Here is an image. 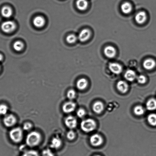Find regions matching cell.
<instances>
[{
  "instance_id": "1",
  "label": "cell",
  "mask_w": 156,
  "mask_h": 156,
  "mask_svg": "<svg viewBox=\"0 0 156 156\" xmlns=\"http://www.w3.org/2000/svg\"><path fill=\"white\" fill-rule=\"evenodd\" d=\"M41 140V136L37 132L32 131L27 135L26 142L27 145L30 147H34L38 145Z\"/></svg>"
},
{
  "instance_id": "2",
  "label": "cell",
  "mask_w": 156,
  "mask_h": 156,
  "mask_svg": "<svg viewBox=\"0 0 156 156\" xmlns=\"http://www.w3.org/2000/svg\"><path fill=\"white\" fill-rule=\"evenodd\" d=\"M96 126V124L95 121L91 119L83 120L81 124L82 130L86 133H89L93 131Z\"/></svg>"
},
{
  "instance_id": "3",
  "label": "cell",
  "mask_w": 156,
  "mask_h": 156,
  "mask_svg": "<svg viewBox=\"0 0 156 156\" xmlns=\"http://www.w3.org/2000/svg\"><path fill=\"white\" fill-rule=\"evenodd\" d=\"M10 138L13 142L19 143L22 141L23 137L22 130L20 128H13L9 133Z\"/></svg>"
},
{
  "instance_id": "4",
  "label": "cell",
  "mask_w": 156,
  "mask_h": 156,
  "mask_svg": "<svg viewBox=\"0 0 156 156\" xmlns=\"http://www.w3.org/2000/svg\"><path fill=\"white\" fill-rule=\"evenodd\" d=\"M16 25L14 22L7 21L3 23L1 25V29L5 33H10L16 29Z\"/></svg>"
},
{
  "instance_id": "5",
  "label": "cell",
  "mask_w": 156,
  "mask_h": 156,
  "mask_svg": "<svg viewBox=\"0 0 156 156\" xmlns=\"http://www.w3.org/2000/svg\"><path fill=\"white\" fill-rule=\"evenodd\" d=\"M3 122L6 126L10 127L13 126L16 124V117L13 115H9L4 117Z\"/></svg>"
},
{
  "instance_id": "6",
  "label": "cell",
  "mask_w": 156,
  "mask_h": 156,
  "mask_svg": "<svg viewBox=\"0 0 156 156\" xmlns=\"http://www.w3.org/2000/svg\"><path fill=\"white\" fill-rule=\"evenodd\" d=\"M65 123L68 128L73 129L75 128L77 126V120L74 116H69L65 119Z\"/></svg>"
},
{
  "instance_id": "7",
  "label": "cell",
  "mask_w": 156,
  "mask_h": 156,
  "mask_svg": "<svg viewBox=\"0 0 156 156\" xmlns=\"http://www.w3.org/2000/svg\"><path fill=\"white\" fill-rule=\"evenodd\" d=\"M76 105L75 103L69 101L65 103L62 107V110L65 113H69L72 112L75 109Z\"/></svg>"
},
{
  "instance_id": "8",
  "label": "cell",
  "mask_w": 156,
  "mask_h": 156,
  "mask_svg": "<svg viewBox=\"0 0 156 156\" xmlns=\"http://www.w3.org/2000/svg\"><path fill=\"white\" fill-rule=\"evenodd\" d=\"M90 141L92 146L98 147L102 144L103 140L102 138L99 134H95L91 136Z\"/></svg>"
},
{
  "instance_id": "9",
  "label": "cell",
  "mask_w": 156,
  "mask_h": 156,
  "mask_svg": "<svg viewBox=\"0 0 156 156\" xmlns=\"http://www.w3.org/2000/svg\"><path fill=\"white\" fill-rule=\"evenodd\" d=\"M91 32L87 29H84L80 32L78 39L80 41L84 42L88 40L91 36Z\"/></svg>"
},
{
  "instance_id": "10",
  "label": "cell",
  "mask_w": 156,
  "mask_h": 156,
  "mask_svg": "<svg viewBox=\"0 0 156 156\" xmlns=\"http://www.w3.org/2000/svg\"><path fill=\"white\" fill-rule=\"evenodd\" d=\"M104 53L106 56L109 58H114L116 54V51L114 47L109 45L106 47L104 50Z\"/></svg>"
},
{
  "instance_id": "11",
  "label": "cell",
  "mask_w": 156,
  "mask_h": 156,
  "mask_svg": "<svg viewBox=\"0 0 156 156\" xmlns=\"http://www.w3.org/2000/svg\"><path fill=\"white\" fill-rule=\"evenodd\" d=\"M108 67L112 72L115 74H116V75L120 74L122 72V66L118 63H110L109 64Z\"/></svg>"
},
{
  "instance_id": "12",
  "label": "cell",
  "mask_w": 156,
  "mask_h": 156,
  "mask_svg": "<svg viewBox=\"0 0 156 156\" xmlns=\"http://www.w3.org/2000/svg\"><path fill=\"white\" fill-rule=\"evenodd\" d=\"M143 66L145 69L148 70H151L154 69L156 66V62L152 58L146 59L143 62Z\"/></svg>"
},
{
  "instance_id": "13",
  "label": "cell",
  "mask_w": 156,
  "mask_h": 156,
  "mask_svg": "<svg viewBox=\"0 0 156 156\" xmlns=\"http://www.w3.org/2000/svg\"><path fill=\"white\" fill-rule=\"evenodd\" d=\"M135 19L137 23L140 25L144 23L147 19V16L146 13L144 12H139L136 15Z\"/></svg>"
},
{
  "instance_id": "14",
  "label": "cell",
  "mask_w": 156,
  "mask_h": 156,
  "mask_svg": "<svg viewBox=\"0 0 156 156\" xmlns=\"http://www.w3.org/2000/svg\"><path fill=\"white\" fill-rule=\"evenodd\" d=\"M76 5L78 10L84 11L88 6V2L87 0H77Z\"/></svg>"
},
{
  "instance_id": "15",
  "label": "cell",
  "mask_w": 156,
  "mask_h": 156,
  "mask_svg": "<svg viewBox=\"0 0 156 156\" xmlns=\"http://www.w3.org/2000/svg\"><path fill=\"white\" fill-rule=\"evenodd\" d=\"M34 25L37 28H41L44 25L45 20L41 16H36L33 20Z\"/></svg>"
},
{
  "instance_id": "16",
  "label": "cell",
  "mask_w": 156,
  "mask_h": 156,
  "mask_svg": "<svg viewBox=\"0 0 156 156\" xmlns=\"http://www.w3.org/2000/svg\"><path fill=\"white\" fill-rule=\"evenodd\" d=\"M62 141L59 137H54L51 140L50 146L53 149H57L59 148L61 146Z\"/></svg>"
},
{
  "instance_id": "17",
  "label": "cell",
  "mask_w": 156,
  "mask_h": 156,
  "mask_svg": "<svg viewBox=\"0 0 156 156\" xmlns=\"http://www.w3.org/2000/svg\"><path fill=\"white\" fill-rule=\"evenodd\" d=\"M121 9L122 13L128 14L131 13L132 10V6L130 3L125 2L121 5Z\"/></svg>"
},
{
  "instance_id": "18",
  "label": "cell",
  "mask_w": 156,
  "mask_h": 156,
  "mask_svg": "<svg viewBox=\"0 0 156 156\" xmlns=\"http://www.w3.org/2000/svg\"><path fill=\"white\" fill-rule=\"evenodd\" d=\"M117 88L119 91L122 93H125L128 90V86L125 81H120L117 83Z\"/></svg>"
},
{
  "instance_id": "19",
  "label": "cell",
  "mask_w": 156,
  "mask_h": 156,
  "mask_svg": "<svg viewBox=\"0 0 156 156\" xmlns=\"http://www.w3.org/2000/svg\"><path fill=\"white\" fill-rule=\"evenodd\" d=\"M104 105L102 102L98 101L95 102L93 105V110L95 113L99 114L104 110Z\"/></svg>"
},
{
  "instance_id": "20",
  "label": "cell",
  "mask_w": 156,
  "mask_h": 156,
  "mask_svg": "<svg viewBox=\"0 0 156 156\" xmlns=\"http://www.w3.org/2000/svg\"><path fill=\"white\" fill-rule=\"evenodd\" d=\"M136 75L135 72L133 70L129 69L126 72L125 74V78L129 81H133L135 79Z\"/></svg>"
},
{
  "instance_id": "21",
  "label": "cell",
  "mask_w": 156,
  "mask_h": 156,
  "mask_svg": "<svg viewBox=\"0 0 156 156\" xmlns=\"http://www.w3.org/2000/svg\"><path fill=\"white\" fill-rule=\"evenodd\" d=\"M88 82L87 80L84 78L80 79L78 80L76 83L77 87L80 90H84L87 87Z\"/></svg>"
},
{
  "instance_id": "22",
  "label": "cell",
  "mask_w": 156,
  "mask_h": 156,
  "mask_svg": "<svg viewBox=\"0 0 156 156\" xmlns=\"http://www.w3.org/2000/svg\"><path fill=\"white\" fill-rule=\"evenodd\" d=\"M2 16L5 18H9L12 14V10L10 7L4 6L1 10Z\"/></svg>"
},
{
  "instance_id": "23",
  "label": "cell",
  "mask_w": 156,
  "mask_h": 156,
  "mask_svg": "<svg viewBox=\"0 0 156 156\" xmlns=\"http://www.w3.org/2000/svg\"><path fill=\"white\" fill-rule=\"evenodd\" d=\"M147 109L149 111H153L156 109V100L154 98H151L148 100L146 104Z\"/></svg>"
},
{
  "instance_id": "24",
  "label": "cell",
  "mask_w": 156,
  "mask_h": 156,
  "mask_svg": "<svg viewBox=\"0 0 156 156\" xmlns=\"http://www.w3.org/2000/svg\"><path fill=\"white\" fill-rule=\"evenodd\" d=\"M147 120L148 123L152 126H156V114L152 113L148 116Z\"/></svg>"
},
{
  "instance_id": "25",
  "label": "cell",
  "mask_w": 156,
  "mask_h": 156,
  "mask_svg": "<svg viewBox=\"0 0 156 156\" xmlns=\"http://www.w3.org/2000/svg\"><path fill=\"white\" fill-rule=\"evenodd\" d=\"M13 48L16 51H20L24 48V44L20 41H16L13 44Z\"/></svg>"
},
{
  "instance_id": "26",
  "label": "cell",
  "mask_w": 156,
  "mask_h": 156,
  "mask_svg": "<svg viewBox=\"0 0 156 156\" xmlns=\"http://www.w3.org/2000/svg\"><path fill=\"white\" fill-rule=\"evenodd\" d=\"M144 110L143 107L140 105L137 106L134 108V113L138 116L142 115L144 114Z\"/></svg>"
},
{
  "instance_id": "27",
  "label": "cell",
  "mask_w": 156,
  "mask_h": 156,
  "mask_svg": "<svg viewBox=\"0 0 156 156\" xmlns=\"http://www.w3.org/2000/svg\"><path fill=\"white\" fill-rule=\"evenodd\" d=\"M8 107L5 104H2L0 105V115H6L8 111Z\"/></svg>"
},
{
  "instance_id": "28",
  "label": "cell",
  "mask_w": 156,
  "mask_h": 156,
  "mask_svg": "<svg viewBox=\"0 0 156 156\" xmlns=\"http://www.w3.org/2000/svg\"><path fill=\"white\" fill-rule=\"evenodd\" d=\"M66 41L68 43L73 44L75 43L77 40L76 36L75 35L71 34L69 35L66 37Z\"/></svg>"
},
{
  "instance_id": "29",
  "label": "cell",
  "mask_w": 156,
  "mask_h": 156,
  "mask_svg": "<svg viewBox=\"0 0 156 156\" xmlns=\"http://www.w3.org/2000/svg\"><path fill=\"white\" fill-rule=\"evenodd\" d=\"M76 92L75 90L71 89L68 91L67 93V97L69 100H73L76 97Z\"/></svg>"
},
{
  "instance_id": "30",
  "label": "cell",
  "mask_w": 156,
  "mask_h": 156,
  "mask_svg": "<svg viewBox=\"0 0 156 156\" xmlns=\"http://www.w3.org/2000/svg\"><path fill=\"white\" fill-rule=\"evenodd\" d=\"M22 156H39L38 154L36 151H27L23 154Z\"/></svg>"
},
{
  "instance_id": "31",
  "label": "cell",
  "mask_w": 156,
  "mask_h": 156,
  "mask_svg": "<svg viewBox=\"0 0 156 156\" xmlns=\"http://www.w3.org/2000/svg\"><path fill=\"white\" fill-rule=\"evenodd\" d=\"M42 156H54V154L51 150L48 148L42 151Z\"/></svg>"
},
{
  "instance_id": "32",
  "label": "cell",
  "mask_w": 156,
  "mask_h": 156,
  "mask_svg": "<svg viewBox=\"0 0 156 156\" xmlns=\"http://www.w3.org/2000/svg\"><path fill=\"white\" fill-rule=\"evenodd\" d=\"M66 136L69 140H72L75 138L76 135L75 132L71 130L68 132Z\"/></svg>"
},
{
  "instance_id": "33",
  "label": "cell",
  "mask_w": 156,
  "mask_h": 156,
  "mask_svg": "<svg viewBox=\"0 0 156 156\" xmlns=\"http://www.w3.org/2000/svg\"><path fill=\"white\" fill-rule=\"evenodd\" d=\"M137 81L141 84H144L146 81V78L143 75L139 76L137 78Z\"/></svg>"
},
{
  "instance_id": "34",
  "label": "cell",
  "mask_w": 156,
  "mask_h": 156,
  "mask_svg": "<svg viewBox=\"0 0 156 156\" xmlns=\"http://www.w3.org/2000/svg\"><path fill=\"white\" fill-rule=\"evenodd\" d=\"M85 111L82 108H80L77 112V115L79 117L82 118L85 115Z\"/></svg>"
},
{
  "instance_id": "35",
  "label": "cell",
  "mask_w": 156,
  "mask_h": 156,
  "mask_svg": "<svg viewBox=\"0 0 156 156\" xmlns=\"http://www.w3.org/2000/svg\"><path fill=\"white\" fill-rule=\"evenodd\" d=\"M32 127V125L31 123L29 122H26V123L24 124L23 129L25 131H28V130L31 129Z\"/></svg>"
},
{
  "instance_id": "36",
  "label": "cell",
  "mask_w": 156,
  "mask_h": 156,
  "mask_svg": "<svg viewBox=\"0 0 156 156\" xmlns=\"http://www.w3.org/2000/svg\"><path fill=\"white\" fill-rule=\"evenodd\" d=\"M3 59V56L2 55H1V54H0V62L2 61Z\"/></svg>"
},
{
  "instance_id": "37",
  "label": "cell",
  "mask_w": 156,
  "mask_h": 156,
  "mask_svg": "<svg viewBox=\"0 0 156 156\" xmlns=\"http://www.w3.org/2000/svg\"><path fill=\"white\" fill-rule=\"evenodd\" d=\"M100 156V155H96V156Z\"/></svg>"
}]
</instances>
